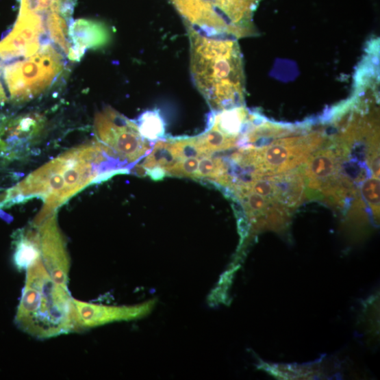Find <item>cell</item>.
<instances>
[{
    "mask_svg": "<svg viewBox=\"0 0 380 380\" xmlns=\"http://www.w3.org/2000/svg\"><path fill=\"white\" fill-rule=\"evenodd\" d=\"M262 0H170L186 27L237 39L255 35L253 18Z\"/></svg>",
    "mask_w": 380,
    "mask_h": 380,
    "instance_id": "cell-4",
    "label": "cell"
},
{
    "mask_svg": "<svg viewBox=\"0 0 380 380\" xmlns=\"http://www.w3.org/2000/svg\"><path fill=\"white\" fill-rule=\"evenodd\" d=\"M8 97L1 81V71H0V106L5 103Z\"/></svg>",
    "mask_w": 380,
    "mask_h": 380,
    "instance_id": "cell-20",
    "label": "cell"
},
{
    "mask_svg": "<svg viewBox=\"0 0 380 380\" xmlns=\"http://www.w3.org/2000/svg\"><path fill=\"white\" fill-rule=\"evenodd\" d=\"M27 58L9 64L4 69V79L15 105L28 103L41 94L64 70L62 56L51 45H45Z\"/></svg>",
    "mask_w": 380,
    "mask_h": 380,
    "instance_id": "cell-5",
    "label": "cell"
},
{
    "mask_svg": "<svg viewBox=\"0 0 380 380\" xmlns=\"http://www.w3.org/2000/svg\"><path fill=\"white\" fill-rule=\"evenodd\" d=\"M137 125L141 136L147 141L160 140L164 136L165 124L157 110L144 112L139 117Z\"/></svg>",
    "mask_w": 380,
    "mask_h": 380,
    "instance_id": "cell-16",
    "label": "cell"
},
{
    "mask_svg": "<svg viewBox=\"0 0 380 380\" xmlns=\"http://www.w3.org/2000/svg\"><path fill=\"white\" fill-rule=\"evenodd\" d=\"M94 129L99 142L108 147L120 162L134 164L151 149L137 123L110 107L97 113Z\"/></svg>",
    "mask_w": 380,
    "mask_h": 380,
    "instance_id": "cell-7",
    "label": "cell"
},
{
    "mask_svg": "<svg viewBox=\"0 0 380 380\" xmlns=\"http://www.w3.org/2000/svg\"><path fill=\"white\" fill-rule=\"evenodd\" d=\"M68 37L71 45L68 58L79 61L90 49H99L106 46L111 40L110 29L100 21L79 19L69 27Z\"/></svg>",
    "mask_w": 380,
    "mask_h": 380,
    "instance_id": "cell-13",
    "label": "cell"
},
{
    "mask_svg": "<svg viewBox=\"0 0 380 380\" xmlns=\"http://www.w3.org/2000/svg\"><path fill=\"white\" fill-rule=\"evenodd\" d=\"M47 33L45 21L32 14H19L12 31L0 41V58H29L40 49Z\"/></svg>",
    "mask_w": 380,
    "mask_h": 380,
    "instance_id": "cell-10",
    "label": "cell"
},
{
    "mask_svg": "<svg viewBox=\"0 0 380 380\" xmlns=\"http://www.w3.org/2000/svg\"><path fill=\"white\" fill-rule=\"evenodd\" d=\"M15 320L23 331L40 339L77 331L73 299L53 281L40 258L27 268Z\"/></svg>",
    "mask_w": 380,
    "mask_h": 380,
    "instance_id": "cell-3",
    "label": "cell"
},
{
    "mask_svg": "<svg viewBox=\"0 0 380 380\" xmlns=\"http://www.w3.org/2000/svg\"><path fill=\"white\" fill-rule=\"evenodd\" d=\"M57 212L27 227L38 249V257L58 285L68 288L70 258Z\"/></svg>",
    "mask_w": 380,
    "mask_h": 380,
    "instance_id": "cell-9",
    "label": "cell"
},
{
    "mask_svg": "<svg viewBox=\"0 0 380 380\" xmlns=\"http://www.w3.org/2000/svg\"><path fill=\"white\" fill-rule=\"evenodd\" d=\"M363 194L375 214L379 213V180L370 179L366 181L362 188Z\"/></svg>",
    "mask_w": 380,
    "mask_h": 380,
    "instance_id": "cell-19",
    "label": "cell"
},
{
    "mask_svg": "<svg viewBox=\"0 0 380 380\" xmlns=\"http://www.w3.org/2000/svg\"><path fill=\"white\" fill-rule=\"evenodd\" d=\"M119 161L101 142L75 147L44 164L0 197V209L10 207L31 198L42 199L43 205L34 221L55 213L69 199L87 186L104 179L107 175L122 173L112 170Z\"/></svg>",
    "mask_w": 380,
    "mask_h": 380,
    "instance_id": "cell-1",
    "label": "cell"
},
{
    "mask_svg": "<svg viewBox=\"0 0 380 380\" xmlns=\"http://www.w3.org/2000/svg\"><path fill=\"white\" fill-rule=\"evenodd\" d=\"M249 116L248 111L240 106L220 111L214 115L211 123L228 136L239 137Z\"/></svg>",
    "mask_w": 380,
    "mask_h": 380,
    "instance_id": "cell-14",
    "label": "cell"
},
{
    "mask_svg": "<svg viewBox=\"0 0 380 380\" xmlns=\"http://www.w3.org/2000/svg\"><path fill=\"white\" fill-rule=\"evenodd\" d=\"M197 144L205 155L212 152L224 151L234 147L238 137L228 136L211 123L208 130L196 138Z\"/></svg>",
    "mask_w": 380,
    "mask_h": 380,
    "instance_id": "cell-15",
    "label": "cell"
},
{
    "mask_svg": "<svg viewBox=\"0 0 380 380\" xmlns=\"http://www.w3.org/2000/svg\"><path fill=\"white\" fill-rule=\"evenodd\" d=\"M199 163L197 157L184 159L175 164L168 174L197 179Z\"/></svg>",
    "mask_w": 380,
    "mask_h": 380,
    "instance_id": "cell-18",
    "label": "cell"
},
{
    "mask_svg": "<svg viewBox=\"0 0 380 380\" xmlns=\"http://www.w3.org/2000/svg\"><path fill=\"white\" fill-rule=\"evenodd\" d=\"M186 27L190 42L191 75L197 89L214 110L242 106L245 75L238 39Z\"/></svg>",
    "mask_w": 380,
    "mask_h": 380,
    "instance_id": "cell-2",
    "label": "cell"
},
{
    "mask_svg": "<svg viewBox=\"0 0 380 380\" xmlns=\"http://www.w3.org/2000/svg\"><path fill=\"white\" fill-rule=\"evenodd\" d=\"M77 331L119 321H129L149 315L155 307L156 300H149L131 307H109L80 301L73 299Z\"/></svg>",
    "mask_w": 380,
    "mask_h": 380,
    "instance_id": "cell-11",
    "label": "cell"
},
{
    "mask_svg": "<svg viewBox=\"0 0 380 380\" xmlns=\"http://www.w3.org/2000/svg\"><path fill=\"white\" fill-rule=\"evenodd\" d=\"M322 142V136L318 133L285 138L263 148L247 150L240 160L255 168V177L284 173L306 162Z\"/></svg>",
    "mask_w": 380,
    "mask_h": 380,
    "instance_id": "cell-6",
    "label": "cell"
},
{
    "mask_svg": "<svg viewBox=\"0 0 380 380\" xmlns=\"http://www.w3.org/2000/svg\"><path fill=\"white\" fill-rule=\"evenodd\" d=\"M338 169V151L323 149L310 157L303 174L309 189L337 199L346 190L344 183L337 179Z\"/></svg>",
    "mask_w": 380,
    "mask_h": 380,
    "instance_id": "cell-12",
    "label": "cell"
},
{
    "mask_svg": "<svg viewBox=\"0 0 380 380\" xmlns=\"http://www.w3.org/2000/svg\"><path fill=\"white\" fill-rule=\"evenodd\" d=\"M212 179L220 184H229L224 163L220 159L207 155L199 160L197 179Z\"/></svg>",
    "mask_w": 380,
    "mask_h": 380,
    "instance_id": "cell-17",
    "label": "cell"
},
{
    "mask_svg": "<svg viewBox=\"0 0 380 380\" xmlns=\"http://www.w3.org/2000/svg\"><path fill=\"white\" fill-rule=\"evenodd\" d=\"M45 126V117L33 113L0 121V166L29 156L41 140Z\"/></svg>",
    "mask_w": 380,
    "mask_h": 380,
    "instance_id": "cell-8",
    "label": "cell"
}]
</instances>
